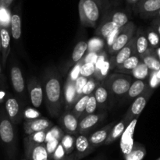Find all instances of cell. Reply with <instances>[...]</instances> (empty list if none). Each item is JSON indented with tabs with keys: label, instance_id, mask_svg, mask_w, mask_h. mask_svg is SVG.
<instances>
[{
	"label": "cell",
	"instance_id": "obj_1",
	"mask_svg": "<svg viewBox=\"0 0 160 160\" xmlns=\"http://www.w3.org/2000/svg\"><path fill=\"white\" fill-rule=\"evenodd\" d=\"M44 99L50 115L57 117L60 115L62 105V89L59 73L48 70L43 78Z\"/></svg>",
	"mask_w": 160,
	"mask_h": 160
},
{
	"label": "cell",
	"instance_id": "obj_2",
	"mask_svg": "<svg viewBox=\"0 0 160 160\" xmlns=\"http://www.w3.org/2000/svg\"><path fill=\"white\" fill-rule=\"evenodd\" d=\"M0 140L9 160H15L17 142L14 125L8 117L5 109H0Z\"/></svg>",
	"mask_w": 160,
	"mask_h": 160
},
{
	"label": "cell",
	"instance_id": "obj_3",
	"mask_svg": "<svg viewBox=\"0 0 160 160\" xmlns=\"http://www.w3.org/2000/svg\"><path fill=\"white\" fill-rule=\"evenodd\" d=\"M133 81L134 79L130 74L114 73L108 75L102 85L109 91L110 95L122 98L128 93Z\"/></svg>",
	"mask_w": 160,
	"mask_h": 160
},
{
	"label": "cell",
	"instance_id": "obj_4",
	"mask_svg": "<svg viewBox=\"0 0 160 160\" xmlns=\"http://www.w3.org/2000/svg\"><path fill=\"white\" fill-rule=\"evenodd\" d=\"M78 9L81 24L88 28H96L101 14L97 2L94 0H80Z\"/></svg>",
	"mask_w": 160,
	"mask_h": 160
},
{
	"label": "cell",
	"instance_id": "obj_5",
	"mask_svg": "<svg viewBox=\"0 0 160 160\" xmlns=\"http://www.w3.org/2000/svg\"><path fill=\"white\" fill-rule=\"evenodd\" d=\"M136 32V27L133 22L130 21L125 26L120 28L117 38L115 39L112 45L108 48V52L111 56L115 55L122 48L128 45V42L131 40Z\"/></svg>",
	"mask_w": 160,
	"mask_h": 160
},
{
	"label": "cell",
	"instance_id": "obj_6",
	"mask_svg": "<svg viewBox=\"0 0 160 160\" xmlns=\"http://www.w3.org/2000/svg\"><path fill=\"white\" fill-rule=\"evenodd\" d=\"M153 92L152 89L148 88L147 91H145L142 95L138 97L136 99L133 101L132 104L130 106L129 109H128L127 112L125 113L123 120H124L127 123L129 124L134 119H138L139 116L142 113V111L145 109L147 102H148L149 98H151Z\"/></svg>",
	"mask_w": 160,
	"mask_h": 160
},
{
	"label": "cell",
	"instance_id": "obj_7",
	"mask_svg": "<svg viewBox=\"0 0 160 160\" xmlns=\"http://www.w3.org/2000/svg\"><path fill=\"white\" fill-rule=\"evenodd\" d=\"M10 80L12 87L20 100L24 101L27 98V85L20 67L17 64H12L10 69Z\"/></svg>",
	"mask_w": 160,
	"mask_h": 160
},
{
	"label": "cell",
	"instance_id": "obj_8",
	"mask_svg": "<svg viewBox=\"0 0 160 160\" xmlns=\"http://www.w3.org/2000/svg\"><path fill=\"white\" fill-rule=\"evenodd\" d=\"M136 55V43H135V35L131 38L123 48H122L120 51L117 52L115 55L111 56L109 59V65H110V70H115L116 68L121 65L123 62L129 59L131 56Z\"/></svg>",
	"mask_w": 160,
	"mask_h": 160
},
{
	"label": "cell",
	"instance_id": "obj_9",
	"mask_svg": "<svg viewBox=\"0 0 160 160\" xmlns=\"http://www.w3.org/2000/svg\"><path fill=\"white\" fill-rule=\"evenodd\" d=\"M95 149V148L92 147L89 142L87 135L78 134L75 136L74 151L68 156L74 159L81 160L90 155Z\"/></svg>",
	"mask_w": 160,
	"mask_h": 160
},
{
	"label": "cell",
	"instance_id": "obj_10",
	"mask_svg": "<svg viewBox=\"0 0 160 160\" xmlns=\"http://www.w3.org/2000/svg\"><path fill=\"white\" fill-rule=\"evenodd\" d=\"M27 90L31 105L34 108L40 107L44 99V92L43 87L39 80L36 78H31L28 80Z\"/></svg>",
	"mask_w": 160,
	"mask_h": 160
},
{
	"label": "cell",
	"instance_id": "obj_11",
	"mask_svg": "<svg viewBox=\"0 0 160 160\" xmlns=\"http://www.w3.org/2000/svg\"><path fill=\"white\" fill-rule=\"evenodd\" d=\"M23 145L26 160H49L45 144H33L25 138Z\"/></svg>",
	"mask_w": 160,
	"mask_h": 160
},
{
	"label": "cell",
	"instance_id": "obj_12",
	"mask_svg": "<svg viewBox=\"0 0 160 160\" xmlns=\"http://www.w3.org/2000/svg\"><path fill=\"white\" fill-rule=\"evenodd\" d=\"M106 112H95L80 119L78 123V132L79 134L86 135L95 128H96L105 119Z\"/></svg>",
	"mask_w": 160,
	"mask_h": 160
},
{
	"label": "cell",
	"instance_id": "obj_13",
	"mask_svg": "<svg viewBox=\"0 0 160 160\" xmlns=\"http://www.w3.org/2000/svg\"><path fill=\"white\" fill-rule=\"evenodd\" d=\"M133 9L142 18L155 17L160 9V0H140Z\"/></svg>",
	"mask_w": 160,
	"mask_h": 160
},
{
	"label": "cell",
	"instance_id": "obj_14",
	"mask_svg": "<svg viewBox=\"0 0 160 160\" xmlns=\"http://www.w3.org/2000/svg\"><path fill=\"white\" fill-rule=\"evenodd\" d=\"M138 119H134L125 129L124 132L123 133L120 137V146L122 153L123 156H127L131 152L134 145V134L135 130L136 125Z\"/></svg>",
	"mask_w": 160,
	"mask_h": 160
},
{
	"label": "cell",
	"instance_id": "obj_15",
	"mask_svg": "<svg viewBox=\"0 0 160 160\" xmlns=\"http://www.w3.org/2000/svg\"><path fill=\"white\" fill-rule=\"evenodd\" d=\"M5 111L13 125L20 123L23 117V112L18 99L11 95H8L5 102Z\"/></svg>",
	"mask_w": 160,
	"mask_h": 160
},
{
	"label": "cell",
	"instance_id": "obj_16",
	"mask_svg": "<svg viewBox=\"0 0 160 160\" xmlns=\"http://www.w3.org/2000/svg\"><path fill=\"white\" fill-rule=\"evenodd\" d=\"M59 123L62 127V130L67 134H73L74 136H77L79 134L78 132L79 120L75 117V115H73L71 111H66L59 119Z\"/></svg>",
	"mask_w": 160,
	"mask_h": 160
},
{
	"label": "cell",
	"instance_id": "obj_17",
	"mask_svg": "<svg viewBox=\"0 0 160 160\" xmlns=\"http://www.w3.org/2000/svg\"><path fill=\"white\" fill-rule=\"evenodd\" d=\"M53 123L48 119L40 117L38 119L31 120H26L23 123V128L26 134H29L42 131H48L52 128Z\"/></svg>",
	"mask_w": 160,
	"mask_h": 160
},
{
	"label": "cell",
	"instance_id": "obj_18",
	"mask_svg": "<svg viewBox=\"0 0 160 160\" xmlns=\"http://www.w3.org/2000/svg\"><path fill=\"white\" fill-rule=\"evenodd\" d=\"M76 102L75 82L67 78L62 91V104L65 106L66 111H71Z\"/></svg>",
	"mask_w": 160,
	"mask_h": 160
},
{
	"label": "cell",
	"instance_id": "obj_19",
	"mask_svg": "<svg viewBox=\"0 0 160 160\" xmlns=\"http://www.w3.org/2000/svg\"><path fill=\"white\" fill-rule=\"evenodd\" d=\"M10 32L8 28L0 27V48L2 51V63L3 68H6L8 57L10 53Z\"/></svg>",
	"mask_w": 160,
	"mask_h": 160
},
{
	"label": "cell",
	"instance_id": "obj_20",
	"mask_svg": "<svg viewBox=\"0 0 160 160\" xmlns=\"http://www.w3.org/2000/svg\"><path fill=\"white\" fill-rule=\"evenodd\" d=\"M114 125H115V122L109 123V124L103 127L102 128L99 129L98 131H96L95 132L92 133L89 137H88L92 146L96 148L98 147L101 146L102 145H104Z\"/></svg>",
	"mask_w": 160,
	"mask_h": 160
},
{
	"label": "cell",
	"instance_id": "obj_21",
	"mask_svg": "<svg viewBox=\"0 0 160 160\" xmlns=\"http://www.w3.org/2000/svg\"><path fill=\"white\" fill-rule=\"evenodd\" d=\"M148 89V81H140V80H134L128 90V93L126 94V99L128 102H132L134 99L140 96L144 93L145 91Z\"/></svg>",
	"mask_w": 160,
	"mask_h": 160
},
{
	"label": "cell",
	"instance_id": "obj_22",
	"mask_svg": "<svg viewBox=\"0 0 160 160\" xmlns=\"http://www.w3.org/2000/svg\"><path fill=\"white\" fill-rule=\"evenodd\" d=\"M135 43L136 55L138 56L140 58L142 56H144L150 49L148 42L147 40L146 34H145V31H143L142 28H139L137 32H136Z\"/></svg>",
	"mask_w": 160,
	"mask_h": 160
},
{
	"label": "cell",
	"instance_id": "obj_23",
	"mask_svg": "<svg viewBox=\"0 0 160 160\" xmlns=\"http://www.w3.org/2000/svg\"><path fill=\"white\" fill-rule=\"evenodd\" d=\"M10 32L12 38L16 42H19L21 38V17L18 11H14L10 16Z\"/></svg>",
	"mask_w": 160,
	"mask_h": 160
},
{
	"label": "cell",
	"instance_id": "obj_24",
	"mask_svg": "<svg viewBox=\"0 0 160 160\" xmlns=\"http://www.w3.org/2000/svg\"><path fill=\"white\" fill-rule=\"evenodd\" d=\"M93 95L96 100L98 108L101 109H105L109 106V91L102 85L99 84L94 91Z\"/></svg>",
	"mask_w": 160,
	"mask_h": 160
},
{
	"label": "cell",
	"instance_id": "obj_25",
	"mask_svg": "<svg viewBox=\"0 0 160 160\" xmlns=\"http://www.w3.org/2000/svg\"><path fill=\"white\" fill-rule=\"evenodd\" d=\"M118 28H118L113 22L106 18L98 27V28L95 31V34L97 35V37L106 41V39L110 35L111 33L115 31L116 29H118Z\"/></svg>",
	"mask_w": 160,
	"mask_h": 160
},
{
	"label": "cell",
	"instance_id": "obj_26",
	"mask_svg": "<svg viewBox=\"0 0 160 160\" xmlns=\"http://www.w3.org/2000/svg\"><path fill=\"white\" fill-rule=\"evenodd\" d=\"M141 60L146 65L151 72H157L160 69V62L156 57L154 49L150 48L144 56L141 57Z\"/></svg>",
	"mask_w": 160,
	"mask_h": 160
},
{
	"label": "cell",
	"instance_id": "obj_27",
	"mask_svg": "<svg viewBox=\"0 0 160 160\" xmlns=\"http://www.w3.org/2000/svg\"><path fill=\"white\" fill-rule=\"evenodd\" d=\"M141 58L137 55H134V56H131L129 59H127L125 62L120 66H119L117 68L115 69L117 73H125V74H130L132 72V70L137 67L141 62Z\"/></svg>",
	"mask_w": 160,
	"mask_h": 160
},
{
	"label": "cell",
	"instance_id": "obj_28",
	"mask_svg": "<svg viewBox=\"0 0 160 160\" xmlns=\"http://www.w3.org/2000/svg\"><path fill=\"white\" fill-rule=\"evenodd\" d=\"M128 123L125 121L124 120L122 119L119 123H117V124L114 125L112 127V130H111V132L109 134V137H108L107 140L106 141L104 145H110L111 143H112L113 142H115L116 140H117L118 138H120L122 136L123 133L124 132L125 129L128 127Z\"/></svg>",
	"mask_w": 160,
	"mask_h": 160
},
{
	"label": "cell",
	"instance_id": "obj_29",
	"mask_svg": "<svg viewBox=\"0 0 160 160\" xmlns=\"http://www.w3.org/2000/svg\"><path fill=\"white\" fill-rule=\"evenodd\" d=\"M88 52V42L85 41H81L75 45L71 55L70 63L75 65L84 58L85 53Z\"/></svg>",
	"mask_w": 160,
	"mask_h": 160
},
{
	"label": "cell",
	"instance_id": "obj_30",
	"mask_svg": "<svg viewBox=\"0 0 160 160\" xmlns=\"http://www.w3.org/2000/svg\"><path fill=\"white\" fill-rule=\"evenodd\" d=\"M151 71L146 67L144 62L141 61L138 65L132 70L130 75L134 80H140V81H148Z\"/></svg>",
	"mask_w": 160,
	"mask_h": 160
},
{
	"label": "cell",
	"instance_id": "obj_31",
	"mask_svg": "<svg viewBox=\"0 0 160 160\" xmlns=\"http://www.w3.org/2000/svg\"><path fill=\"white\" fill-rule=\"evenodd\" d=\"M146 155V149L145 147L138 142H134V147L131 152L124 156L125 160H143Z\"/></svg>",
	"mask_w": 160,
	"mask_h": 160
},
{
	"label": "cell",
	"instance_id": "obj_32",
	"mask_svg": "<svg viewBox=\"0 0 160 160\" xmlns=\"http://www.w3.org/2000/svg\"><path fill=\"white\" fill-rule=\"evenodd\" d=\"M109 20L113 22L118 28H123V26L129 23V17L128 14L125 13L124 12L122 11H115L112 12L108 17Z\"/></svg>",
	"mask_w": 160,
	"mask_h": 160
},
{
	"label": "cell",
	"instance_id": "obj_33",
	"mask_svg": "<svg viewBox=\"0 0 160 160\" xmlns=\"http://www.w3.org/2000/svg\"><path fill=\"white\" fill-rule=\"evenodd\" d=\"M61 145L63 148L66 154L70 156L74 151L75 147V136L70 134H64L60 141Z\"/></svg>",
	"mask_w": 160,
	"mask_h": 160
},
{
	"label": "cell",
	"instance_id": "obj_34",
	"mask_svg": "<svg viewBox=\"0 0 160 160\" xmlns=\"http://www.w3.org/2000/svg\"><path fill=\"white\" fill-rule=\"evenodd\" d=\"M89 96L90 95H83L81 98H80L78 101L75 102L74 106H73L71 109V112H73V115L79 120L80 117L84 112L86 108V105H87L88 100Z\"/></svg>",
	"mask_w": 160,
	"mask_h": 160
},
{
	"label": "cell",
	"instance_id": "obj_35",
	"mask_svg": "<svg viewBox=\"0 0 160 160\" xmlns=\"http://www.w3.org/2000/svg\"><path fill=\"white\" fill-rule=\"evenodd\" d=\"M145 33L146 34L147 40L148 42V45H149L150 48L154 49V48L159 46L160 37L159 36V34H158V33L151 26L146 28V30L145 31Z\"/></svg>",
	"mask_w": 160,
	"mask_h": 160
},
{
	"label": "cell",
	"instance_id": "obj_36",
	"mask_svg": "<svg viewBox=\"0 0 160 160\" xmlns=\"http://www.w3.org/2000/svg\"><path fill=\"white\" fill-rule=\"evenodd\" d=\"M105 44L106 42L98 37H95L90 39V41L88 42V52H101L103 51Z\"/></svg>",
	"mask_w": 160,
	"mask_h": 160
},
{
	"label": "cell",
	"instance_id": "obj_37",
	"mask_svg": "<svg viewBox=\"0 0 160 160\" xmlns=\"http://www.w3.org/2000/svg\"><path fill=\"white\" fill-rule=\"evenodd\" d=\"M83 62V61H82ZM95 73V64L93 62H84L81 67L80 70V76L84 77V78H92L94 77Z\"/></svg>",
	"mask_w": 160,
	"mask_h": 160
},
{
	"label": "cell",
	"instance_id": "obj_38",
	"mask_svg": "<svg viewBox=\"0 0 160 160\" xmlns=\"http://www.w3.org/2000/svg\"><path fill=\"white\" fill-rule=\"evenodd\" d=\"M99 81L95 78L94 77L92 78H89L88 79L87 83L84 85V87L83 88L82 90V96L83 95H90L92 94H93L94 91L95 90L97 87L99 85Z\"/></svg>",
	"mask_w": 160,
	"mask_h": 160
},
{
	"label": "cell",
	"instance_id": "obj_39",
	"mask_svg": "<svg viewBox=\"0 0 160 160\" xmlns=\"http://www.w3.org/2000/svg\"><path fill=\"white\" fill-rule=\"evenodd\" d=\"M38 131V132L33 133V134H29V135L26 138L30 142H31V143L33 144H36V145L45 144V138H46L47 131Z\"/></svg>",
	"mask_w": 160,
	"mask_h": 160
},
{
	"label": "cell",
	"instance_id": "obj_40",
	"mask_svg": "<svg viewBox=\"0 0 160 160\" xmlns=\"http://www.w3.org/2000/svg\"><path fill=\"white\" fill-rule=\"evenodd\" d=\"M97 109H98V105H97L96 100H95V96H94L93 94H92V95H90L88 100L85 110L83 112V114L81 115V117H80V119L83 118V117H85V116L95 113V112H96Z\"/></svg>",
	"mask_w": 160,
	"mask_h": 160
},
{
	"label": "cell",
	"instance_id": "obj_41",
	"mask_svg": "<svg viewBox=\"0 0 160 160\" xmlns=\"http://www.w3.org/2000/svg\"><path fill=\"white\" fill-rule=\"evenodd\" d=\"M64 135L63 131L57 126L52 127L47 131L46 138H45V142H48V140L52 138H56L58 140L61 141L62 136Z\"/></svg>",
	"mask_w": 160,
	"mask_h": 160
},
{
	"label": "cell",
	"instance_id": "obj_42",
	"mask_svg": "<svg viewBox=\"0 0 160 160\" xmlns=\"http://www.w3.org/2000/svg\"><path fill=\"white\" fill-rule=\"evenodd\" d=\"M88 78L80 76L75 81V90H76V100L78 101L80 98L82 97V90L83 88L87 83Z\"/></svg>",
	"mask_w": 160,
	"mask_h": 160
},
{
	"label": "cell",
	"instance_id": "obj_43",
	"mask_svg": "<svg viewBox=\"0 0 160 160\" xmlns=\"http://www.w3.org/2000/svg\"><path fill=\"white\" fill-rule=\"evenodd\" d=\"M59 142H60V141L58 140V139L52 138V139H50V140H48V142H46L45 143V148H46V151L48 155L49 160H51L53 154H54L55 151H56V148H57L58 145H59Z\"/></svg>",
	"mask_w": 160,
	"mask_h": 160
},
{
	"label": "cell",
	"instance_id": "obj_44",
	"mask_svg": "<svg viewBox=\"0 0 160 160\" xmlns=\"http://www.w3.org/2000/svg\"><path fill=\"white\" fill-rule=\"evenodd\" d=\"M23 117L26 120H31L40 118L41 114L36 109L28 108L23 112Z\"/></svg>",
	"mask_w": 160,
	"mask_h": 160
},
{
	"label": "cell",
	"instance_id": "obj_45",
	"mask_svg": "<svg viewBox=\"0 0 160 160\" xmlns=\"http://www.w3.org/2000/svg\"><path fill=\"white\" fill-rule=\"evenodd\" d=\"M82 60H81L80 62H78V63L73 65V67L72 68V70H70L67 78H69L70 80H71V81H74L75 82L76 80L80 77V70H81V65H82Z\"/></svg>",
	"mask_w": 160,
	"mask_h": 160
},
{
	"label": "cell",
	"instance_id": "obj_46",
	"mask_svg": "<svg viewBox=\"0 0 160 160\" xmlns=\"http://www.w3.org/2000/svg\"><path fill=\"white\" fill-rule=\"evenodd\" d=\"M148 85L150 89L154 91L160 86V80L156 77V72H151L148 79Z\"/></svg>",
	"mask_w": 160,
	"mask_h": 160
},
{
	"label": "cell",
	"instance_id": "obj_47",
	"mask_svg": "<svg viewBox=\"0 0 160 160\" xmlns=\"http://www.w3.org/2000/svg\"><path fill=\"white\" fill-rule=\"evenodd\" d=\"M67 156H68L66 154L63 148H62L60 142H59V145H58V147L56 148V151H55L51 160H65L67 158Z\"/></svg>",
	"mask_w": 160,
	"mask_h": 160
},
{
	"label": "cell",
	"instance_id": "obj_48",
	"mask_svg": "<svg viewBox=\"0 0 160 160\" xmlns=\"http://www.w3.org/2000/svg\"><path fill=\"white\" fill-rule=\"evenodd\" d=\"M99 53L97 52H88L86 56H84L81 60L84 62H93L95 63L97 59H98V56Z\"/></svg>",
	"mask_w": 160,
	"mask_h": 160
},
{
	"label": "cell",
	"instance_id": "obj_49",
	"mask_svg": "<svg viewBox=\"0 0 160 160\" xmlns=\"http://www.w3.org/2000/svg\"><path fill=\"white\" fill-rule=\"evenodd\" d=\"M120 28H118V29H116L115 31H112V33L110 34V35L109 36V37L107 38L106 39V45H107V48H109V47L111 46V45H112V43L114 42V41H115V39L117 38V35H118L119 34V31H120Z\"/></svg>",
	"mask_w": 160,
	"mask_h": 160
},
{
	"label": "cell",
	"instance_id": "obj_50",
	"mask_svg": "<svg viewBox=\"0 0 160 160\" xmlns=\"http://www.w3.org/2000/svg\"><path fill=\"white\" fill-rule=\"evenodd\" d=\"M151 27L158 33L160 37V19L155 17L151 23Z\"/></svg>",
	"mask_w": 160,
	"mask_h": 160
},
{
	"label": "cell",
	"instance_id": "obj_51",
	"mask_svg": "<svg viewBox=\"0 0 160 160\" xmlns=\"http://www.w3.org/2000/svg\"><path fill=\"white\" fill-rule=\"evenodd\" d=\"M13 1L14 0H0V8L8 10Z\"/></svg>",
	"mask_w": 160,
	"mask_h": 160
},
{
	"label": "cell",
	"instance_id": "obj_52",
	"mask_svg": "<svg viewBox=\"0 0 160 160\" xmlns=\"http://www.w3.org/2000/svg\"><path fill=\"white\" fill-rule=\"evenodd\" d=\"M0 86L2 88H4L6 86V78H5L4 74L2 73V70L1 64H0Z\"/></svg>",
	"mask_w": 160,
	"mask_h": 160
},
{
	"label": "cell",
	"instance_id": "obj_53",
	"mask_svg": "<svg viewBox=\"0 0 160 160\" xmlns=\"http://www.w3.org/2000/svg\"><path fill=\"white\" fill-rule=\"evenodd\" d=\"M154 52L155 53H156V57L158 58V59H159V61L160 62V45L159 46H158L157 48H154Z\"/></svg>",
	"mask_w": 160,
	"mask_h": 160
},
{
	"label": "cell",
	"instance_id": "obj_54",
	"mask_svg": "<svg viewBox=\"0 0 160 160\" xmlns=\"http://www.w3.org/2000/svg\"><path fill=\"white\" fill-rule=\"evenodd\" d=\"M156 77H157V78L160 80V69L157 72H156Z\"/></svg>",
	"mask_w": 160,
	"mask_h": 160
},
{
	"label": "cell",
	"instance_id": "obj_55",
	"mask_svg": "<svg viewBox=\"0 0 160 160\" xmlns=\"http://www.w3.org/2000/svg\"><path fill=\"white\" fill-rule=\"evenodd\" d=\"M156 17V18H159L160 19V9L159 11H158L157 12V13H156V17ZM154 17V18H155Z\"/></svg>",
	"mask_w": 160,
	"mask_h": 160
},
{
	"label": "cell",
	"instance_id": "obj_56",
	"mask_svg": "<svg viewBox=\"0 0 160 160\" xmlns=\"http://www.w3.org/2000/svg\"><path fill=\"white\" fill-rule=\"evenodd\" d=\"M93 160H105V158L103 157H96Z\"/></svg>",
	"mask_w": 160,
	"mask_h": 160
},
{
	"label": "cell",
	"instance_id": "obj_57",
	"mask_svg": "<svg viewBox=\"0 0 160 160\" xmlns=\"http://www.w3.org/2000/svg\"><path fill=\"white\" fill-rule=\"evenodd\" d=\"M65 160H77V159H73V158L70 157V156H67V159H66Z\"/></svg>",
	"mask_w": 160,
	"mask_h": 160
},
{
	"label": "cell",
	"instance_id": "obj_58",
	"mask_svg": "<svg viewBox=\"0 0 160 160\" xmlns=\"http://www.w3.org/2000/svg\"><path fill=\"white\" fill-rule=\"evenodd\" d=\"M156 160H160V158H159V159H156Z\"/></svg>",
	"mask_w": 160,
	"mask_h": 160
},
{
	"label": "cell",
	"instance_id": "obj_59",
	"mask_svg": "<svg viewBox=\"0 0 160 160\" xmlns=\"http://www.w3.org/2000/svg\"><path fill=\"white\" fill-rule=\"evenodd\" d=\"M94 1H96V0H94Z\"/></svg>",
	"mask_w": 160,
	"mask_h": 160
}]
</instances>
